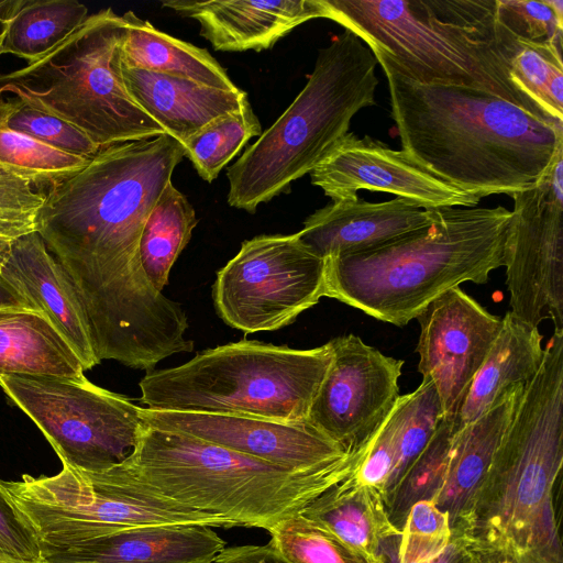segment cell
I'll return each mask as SVG.
<instances>
[{
	"label": "cell",
	"instance_id": "1",
	"mask_svg": "<svg viewBox=\"0 0 563 563\" xmlns=\"http://www.w3.org/2000/svg\"><path fill=\"white\" fill-rule=\"evenodd\" d=\"M183 157L181 143L166 133L114 144L45 194L36 232L77 291L99 362L150 372L194 350L187 314L150 284L139 252L144 223Z\"/></svg>",
	"mask_w": 563,
	"mask_h": 563
},
{
	"label": "cell",
	"instance_id": "2",
	"mask_svg": "<svg viewBox=\"0 0 563 563\" xmlns=\"http://www.w3.org/2000/svg\"><path fill=\"white\" fill-rule=\"evenodd\" d=\"M402 151L479 199L531 188L563 148V123L485 90L409 80L382 66Z\"/></svg>",
	"mask_w": 563,
	"mask_h": 563
},
{
	"label": "cell",
	"instance_id": "3",
	"mask_svg": "<svg viewBox=\"0 0 563 563\" xmlns=\"http://www.w3.org/2000/svg\"><path fill=\"white\" fill-rule=\"evenodd\" d=\"M563 466V333H553L508 429L452 534L482 562L563 563L554 487Z\"/></svg>",
	"mask_w": 563,
	"mask_h": 563
},
{
	"label": "cell",
	"instance_id": "4",
	"mask_svg": "<svg viewBox=\"0 0 563 563\" xmlns=\"http://www.w3.org/2000/svg\"><path fill=\"white\" fill-rule=\"evenodd\" d=\"M319 1L324 19L366 43L380 66L420 84L485 90L553 120L510 81L522 43L497 21L496 0Z\"/></svg>",
	"mask_w": 563,
	"mask_h": 563
},
{
	"label": "cell",
	"instance_id": "5",
	"mask_svg": "<svg viewBox=\"0 0 563 563\" xmlns=\"http://www.w3.org/2000/svg\"><path fill=\"white\" fill-rule=\"evenodd\" d=\"M510 217L503 206L432 209L431 221L419 229L324 258V297L404 327L446 290L485 284L504 266Z\"/></svg>",
	"mask_w": 563,
	"mask_h": 563
},
{
	"label": "cell",
	"instance_id": "6",
	"mask_svg": "<svg viewBox=\"0 0 563 563\" xmlns=\"http://www.w3.org/2000/svg\"><path fill=\"white\" fill-rule=\"evenodd\" d=\"M365 449L311 470L291 471L141 419L136 444L122 463L180 504L236 526L267 530L349 477Z\"/></svg>",
	"mask_w": 563,
	"mask_h": 563
},
{
	"label": "cell",
	"instance_id": "7",
	"mask_svg": "<svg viewBox=\"0 0 563 563\" xmlns=\"http://www.w3.org/2000/svg\"><path fill=\"white\" fill-rule=\"evenodd\" d=\"M376 57L350 31L319 49L308 81L283 114L229 167L228 203L254 213L309 174L375 104Z\"/></svg>",
	"mask_w": 563,
	"mask_h": 563
},
{
	"label": "cell",
	"instance_id": "8",
	"mask_svg": "<svg viewBox=\"0 0 563 563\" xmlns=\"http://www.w3.org/2000/svg\"><path fill=\"white\" fill-rule=\"evenodd\" d=\"M332 360L330 342L292 349L241 340L141 379L148 409L238 415L282 422L308 418Z\"/></svg>",
	"mask_w": 563,
	"mask_h": 563
},
{
	"label": "cell",
	"instance_id": "9",
	"mask_svg": "<svg viewBox=\"0 0 563 563\" xmlns=\"http://www.w3.org/2000/svg\"><path fill=\"white\" fill-rule=\"evenodd\" d=\"M125 22L111 8L88 15L41 59L0 74V96L10 93L65 121L99 148L165 134L125 87Z\"/></svg>",
	"mask_w": 563,
	"mask_h": 563
},
{
	"label": "cell",
	"instance_id": "10",
	"mask_svg": "<svg viewBox=\"0 0 563 563\" xmlns=\"http://www.w3.org/2000/svg\"><path fill=\"white\" fill-rule=\"evenodd\" d=\"M62 464V471L53 476L24 474L21 481L2 482L35 529L42 549L62 548L137 527H236L224 517L161 494L122 462L102 471Z\"/></svg>",
	"mask_w": 563,
	"mask_h": 563
},
{
	"label": "cell",
	"instance_id": "11",
	"mask_svg": "<svg viewBox=\"0 0 563 563\" xmlns=\"http://www.w3.org/2000/svg\"><path fill=\"white\" fill-rule=\"evenodd\" d=\"M0 387L45 435L62 463L102 471L133 451L140 407L79 378L2 376Z\"/></svg>",
	"mask_w": 563,
	"mask_h": 563
},
{
	"label": "cell",
	"instance_id": "12",
	"mask_svg": "<svg viewBox=\"0 0 563 563\" xmlns=\"http://www.w3.org/2000/svg\"><path fill=\"white\" fill-rule=\"evenodd\" d=\"M214 308L245 334L279 330L325 295V260L295 234H262L242 243L218 273Z\"/></svg>",
	"mask_w": 563,
	"mask_h": 563
},
{
	"label": "cell",
	"instance_id": "13",
	"mask_svg": "<svg viewBox=\"0 0 563 563\" xmlns=\"http://www.w3.org/2000/svg\"><path fill=\"white\" fill-rule=\"evenodd\" d=\"M504 267L510 313L563 333V148L531 188L510 195Z\"/></svg>",
	"mask_w": 563,
	"mask_h": 563
},
{
	"label": "cell",
	"instance_id": "14",
	"mask_svg": "<svg viewBox=\"0 0 563 563\" xmlns=\"http://www.w3.org/2000/svg\"><path fill=\"white\" fill-rule=\"evenodd\" d=\"M332 360L307 420L347 452L363 450L395 406L404 361L354 334L329 341Z\"/></svg>",
	"mask_w": 563,
	"mask_h": 563
},
{
	"label": "cell",
	"instance_id": "15",
	"mask_svg": "<svg viewBox=\"0 0 563 563\" xmlns=\"http://www.w3.org/2000/svg\"><path fill=\"white\" fill-rule=\"evenodd\" d=\"M309 175L311 184L332 201L356 199L360 189L394 194L422 209L467 208L481 200L440 178L405 151L352 132L340 139Z\"/></svg>",
	"mask_w": 563,
	"mask_h": 563
},
{
	"label": "cell",
	"instance_id": "16",
	"mask_svg": "<svg viewBox=\"0 0 563 563\" xmlns=\"http://www.w3.org/2000/svg\"><path fill=\"white\" fill-rule=\"evenodd\" d=\"M416 319L418 371L433 382L443 417L454 419L503 320L459 286L432 300Z\"/></svg>",
	"mask_w": 563,
	"mask_h": 563
},
{
	"label": "cell",
	"instance_id": "17",
	"mask_svg": "<svg viewBox=\"0 0 563 563\" xmlns=\"http://www.w3.org/2000/svg\"><path fill=\"white\" fill-rule=\"evenodd\" d=\"M139 415L153 427L189 434L291 471L311 470L351 454L308 420L282 422L251 416L142 407Z\"/></svg>",
	"mask_w": 563,
	"mask_h": 563
},
{
	"label": "cell",
	"instance_id": "18",
	"mask_svg": "<svg viewBox=\"0 0 563 563\" xmlns=\"http://www.w3.org/2000/svg\"><path fill=\"white\" fill-rule=\"evenodd\" d=\"M0 274L68 342L85 371L100 363L77 291L37 232L23 235L10 244L0 265Z\"/></svg>",
	"mask_w": 563,
	"mask_h": 563
},
{
	"label": "cell",
	"instance_id": "19",
	"mask_svg": "<svg viewBox=\"0 0 563 563\" xmlns=\"http://www.w3.org/2000/svg\"><path fill=\"white\" fill-rule=\"evenodd\" d=\"M162 5L200 23V34L222 52L271 48L291 30L323 18L319 0H168Z\"/></svg>",
	"mask_w": 563,
	"mask_h": 563
},
{
	"label": "cell",
	"instance_id": "20",
	"mask_svg": "<svg viewBox=\"0 0 563 563\" xmlns=\"http://www.w3.org/2000/svg\"><path fill=\"white\" fill-rule=\"evenodd\" d=\"M225 541L207 526L120 530L62 548H43L44 563H213Z\"/></svg>",
	"mask_w": 563,
	"mask_h": 563
},
{
	"label": "cell",
	"instance_id": "21",
	"mask_svg": "<svg viewBox=\"0 0 563 563\" xmlns=\"http://www.w3.org/2000/svg\"><path fill=\"white\" fill-rule=\"evenodd\" d=\"M431 219L432 209H422L405 198L368 202L357 197L318 209L297 233L306 246L327 258L379 245Z\"/></svg>",
	"mask_w": 563,
	"mask_h": 563
},
{
	"label": "cell",
	"instance_id": "22",
	"mask_svg": "<svg viewBox=\"0 0 563 563\" xmlns=\"http://www.w3.org/2000/svg\"><path fill=\"white\" fill-rule=\"evenodd\" d=\"M133 100L175 140L184 143L212 122L238 112L247 95L121 64Z\"/></svg>",
	"mask_w": 563,
	"mask_h": 563
},
{
	"label": "cell",
	"instance_id": "23",
	"mask_svg": "<svg viewBox=\"0 0 563 563\" xmlns=\"http://www.w3.org/2000/svg\"><path fill=\"white\" fill-rule=\"evenodd\" d=\"M523 388L518 385L507 389L488 411L453 435L444 482L433 499L449 515L452 533L470 511Z\"/></svg>",
	"mask_w": 563,
	"mask_h": 563
},
{
	"label": "cell",
	"instance_id": "24",
	"mask_svg": "<svg viewBox=\"0 0 563 563\" xmlns=\"http://www.w3.org/2000/svg\"><path fill=\"white\" fill-rule=\"evenodd\" d=\"M486 358L475 374L454 418L459 432L488 411L514 386H526L541 366L544 347L542 334L509 311Z\"/></svg>",
	"mask_w": 563,
	"mask_h": 563
},
{
	"label": "cell",
	"instance_id": "25",
	"mask_svg": "<svg viewBox=\"0 0 563 563\" xmlns=\"http://www.w3.org/2000/svg\"><path fill=\"white\" fill-rule=\"evenodd\" d=\"M354 472L313 499L300 514L379 562L383 552L399 542L401 531L390 521L382 494L360 484Z\"/></svg>",
	"mask_w": 563,
	"mask_h": 563
},
{
	"label": "cell",
	"instance_id": "26",
	"mask_svg": "<svg viewBox=\"0 0 563 563\" xmlns=\"http://www.w3.org/2000/svg\"><path fill=\"white\" fill-rule=\"evenodd\" d=\"M84 372L75 351L40 312L0 310V377L79 378Z\"/></svg>",
	"mask_w": 563,
	"mask_h": 563
},
{
	"label": "cell",
	"instance_id": "27",
	"mask_svg": "<svg viewBox=\"0 0 563 563\" xmlns=\"http://www.w3.org/2000/svg\"><path fill=\"white\" fill-rule=\"evenodd\" d=\"M126 37L121 64L169 76L185 78L220 89H236L225 69L210 53L157 30L134 12L122 15Z\"/></svg>",
	"mask_w": 563,
	"mask_h": 563
},
{
	"label": "cell",
	"instance_id": "28",
	"mask_svg": "<svg viewBox=\"0 0 563 563\" xmlns=\"http://www.w3.org/2000/svg\"><path fill=\"white\" fill-rule=\"evenodd\" d=\"M87 16V7L76 0H16L0 55L34 63L64 42Z\"/></svg>",
	"mask_w": 563,
	"mask_h": 563
},
{
	"label": "cell",
	"instance_id": "29",
	"mask_svg": "<svg viewBox=\"0 0 563 563\" xmlns=\"http://www.w3.org/2000/svg\"><path fill=\"white\" fill-rule=\"evenodd\" d=\"M197 223L190 202L172 181L167 184L144 223L139 245L143 272L157 291L163 292Z\"/></svg>",
	"mask_w": 563,
	"mask_h": 563
},
{
	"label": "cell",
	"instance_id": "30",
	"mask_svg": "<svg viewBox=\"0 0 563 563\" xmlns=\"http://www.w3.org/2000/svg\"><path fill=\"white\" fill-rule=\"evenodd\" d=\"M4 102L0 96V172L49 189L88 163L89 158L59 151L10 129Z\"/></svg>",
	"mask_w": 563,
	"mask_h": 563
},
{
	"label": "cell",
	"instance_id": "31",
	"mask_svg": "<svg viewBox=\"0 0 563 563\" xmlns=\"http://www.w3.org/2000/svg\"><path fill=\"white\" fill-rule=\"evenodd\" d=\"M454 419L442 418L433 437L384 498L393 525L401 529L410 508L439 494L449 463Z\"/></svg>",
	"mask_w": 563,
	"mask_h": 563
},
{
	"label": "cell",
	"instance_id": "32",
	"mask_svg": "<svg viewBox=\"0 0 563 563\" xmlns=\"http://www.w3.org/2000/svg\"><path fill=\"white\" fill-rule=\"evenodd\" d=\"M393 410L396 417V463L383 499L427 446L443 418L437 388L428 377H422L413 391L400 395Z\"/></svg>",
	"mask_w": 563,
	"mask_h": 563
},
{
	"label": "cell",
	"instance_id": "33",
	"mask_svg": "<svg viewBox=\"0 0 563 563\" xmlns=\"http://www.w3.org/2000/svg\"><path fill=\"white\" fill-rule=\"evenodd\" d=\"M261 133L260 120L247 99L238 112L212 122L181 143L184 156L203 180L211 183L244 144Z\"/></svg>",
	"mask_w": 563,
	"mask_h": 563
},
{
	"label": "cell",
	"instance_id": "34",
	"mask_svg": "<svg viewBox=\"0 0 563 563\" xmlns=\"http://www.w3.org/2000/svg\"><path fill=\"white\" fill-rule=\"evenodd\" d=\"M510 64L509 78L547 118L563 122L562 45L523 42Z\"/></svg>",
	"mask_w": 563,
	"mask_h": 563
},
{
	"label": "cell",
	"instance_id": "35",
	"mask_svg": "<svg viewBox=\"0 0 563 563\" xmlns=\"http://www.w3.org/2000/svg\"><path fill=\"white\" fill-rule=\"evenodd\" d=\"M266 531L268 543L290 563H379L300 512Z\"/></svg>",
	"mask_w": 563,
	"mask_h": 563
},
{
	"label": "cell",
	"instance_id": "36",
	"mask_svg": "<svg viewBox=\"0 0 563 563\" xmlns=\"http://www.w3.org/2000/svg\"><path fill=\"white\" fill-rule=\"evenodd\" d=\"M4 107L7 124L14 131L59 151L86 158L92 157L100 150L73 125L18 98L5 99Z\"/></svg>",
	"mask_w": 563,
	"mask_h": 563
},
{
	"label": "cell",
	"instance_id": "37",
	"mask_svg": "<svg viewBox=\"0 0 563 563\" xmlns=\"http://www.w3.org/2000/svg\"><path fill=\"white\" fill-rule=\"evenodd\" d=\"M400 531L398 563H424L440 554L452 537L449 515L432 500L416 503Z\"/></svg>",
	"mask_w": 563,
	"mask_h": 563
},
{
	"label": "cell",
	"instance_id": "38",
	"mask_svg": "<svg viewBox=\"0 0 563 563\" xmlns=\"http://www.w3.org/2000/svg\"><path fill=\"white\" fill-rule=\"evenodd\" d=\"M496 18L519 41L563 44V0H496Z\"/></svg>",
	"mask_w": 563,
	"mask_h": 563
},
{
	"label": "cell",
	"instance_id": "39",
	"mask_svg": "<svg viewBox=\"0 0 563 563\" xmlns=\"http://www.w3.org/2000/svg\"><path fill=\"white\" fill-rule=\"evenodd\" d=\"M44 200L30 183L0 172V265L13 241L36 232Z\"/></svg>",
	"mask_w": 563,
	"mask_h": 563
},
{
	"label": "cell",
	"instance_id": "40",
	"mask_svg": "<svg viewBox=\"0 0 563 563\" xmlns=\"http://www.w3.org/2000/svg\"><path fill=\"white\" fill-rule=\"evenodd\" d=\"M0 558L44 563L38 536L0 481Z\"/></svg>",
	"mask_w": 563,
	"mask_h": 563
},
{
	"label": "cell",
	"instance_id": "41",
	"mask_svg": "<svg viewBox=\"0 0 563 563\" xmlns=\"http://www.w3.org/2000/svg\"><path fill=\"white\" fill-rule=\"evenodd\" d=\"M396 463V417L391 409L368 441L354 472L355 479L382 496Z\"/></svg>",
	"mask_w": 563,
	"mask_h": 563
},
{
	"label": "cell",
	"instance_id": "42",
	"mask_svg": "<svg viewBox=\"0 0 563 563\" xmlns=\"http://www.w3.org/2000/svg\"><path fill=\"white\" fill-rule=\"evenodd\" d=\"M213 563H290L269 543L225 547Z\"/></svg>",
	"mask_w": 563,
	"mask_h": 563
},
{
	"label": "cell",
	"instance_id": "43",
	"mask_svg": "<svg viewBox=\"0 0 563 563\" xmlns=\"http://www.w3.org/2000/svg\"><path fill=\"white\" fill-rule=\"evenodd\" d=\"M424 563H483L478 554L460 536L452 534L449 544Z\"/></svg>",
	"mask_w": 563,
	"mask_h": 563
},
{
	"label": "cell",
	"instance_id": "44",
	"mask_svg": "<svg viewBox=\"0 0 563 563\" xmlns=\"http://www.w3.org/2000/svg\"><path fill=\"white\" fill-rule=\"evenodd\" d=\"M3 309H24L37 311L31 301L27 300L20 291H18L0 274V310Z\"/></svg>",
	"mask_w": 563,
	"mask_h": 563
},
{
	"label": "cell",
	"instance_id": "45",
	"mask_svg": "<svg viewBox=\"0 0 563 563\" xmlns=\"http://www.w3.org/2000/svg\"><path fill=\"white\" fill-rule=\"evenodd\" d=\"M16 0H0V49L5 37L8 24L13 13Z\"/></svg>",
	"mask_w": 563,
	"mask_h": 563
},
{
	"label": "cell",
	"instance_id": "46",
	"mask_svg": "<svg viewBox=\"0 0 563 563\" xmlns=\"http://www.w3.org/2000/svg\"><path fill=\"white\" fill-rule=\"evenodd\" d=\"M0 563H29L23 561H18L11 558H0Z\"/></svg>",
	"mask_w": 563,
	"mask_h": 563
}]
</instances>
